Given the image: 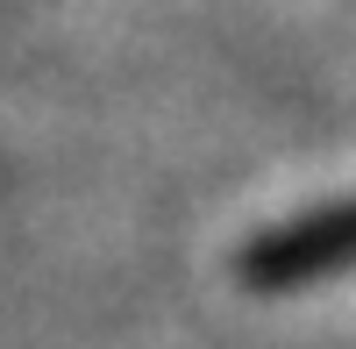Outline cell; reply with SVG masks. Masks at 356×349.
Returning <instances> with one entry per match:
<instances>
[{"mask_svg": "<svg viewBox=\"0 0 356 349\" xmlns=\"http://www.w3.org/2000/svg\"><path fill=\"white\" fill-rule=\"evenodd\" d=\"M356 264V200L342 207H321V214H300L257 236L243 250V278L257 293H285V285H314V278H335Z\"/></svg>", "mask_w": 356, "mask_h": 349, "instance_id": "1", "label": "cell"}]
</instances>
